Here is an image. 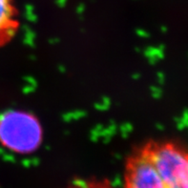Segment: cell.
I'll use <instances>...</instances> for the list:
<instances>
[{
  "label": "cell",
  "mask_w": 188,
  "mask_h": 188,
  "mask_svg": "<svg viewBox=\"0 0 188 188\" xmlns=\"http://www.w3.org/2000/svg\"><path fill=\"white\" fill-rule=\"evenodd\" d=\"M40 127L32 116L9 113L0 118V142L15 152L35 149L40 141Z\"/></svg>",
  "instance_id": "cell-2"
},
{
  "label": "cell",
  "mask_w": 188,
  "mask_h": 188,
  "mask_svg": "<svg viewBox=\"0 0 188 188\" xmlns=\"http://www.w3.org/2000/svg\"><path fill=\"white\" fill-rule=\"evenodd\" d=\"M70 188H113L107 182L92 180V182H78Z\"/></svg>",
  "instance_id": "cell-4"
},
{
  "label": "cell",
  "mask_w": 188,
  "mask_h": 188,
  "mask_svg": "<svg viewBox=\"0 0 188 188\" xmlns=\"http://www.w3.org/2000/svg\"><path fill=\"white\" fill-rule=\"evenodd\" d=\"M125 188H188V153L168 141H151L131 153Z\"/></svg>",
  "instance_id": "cell-1"
},
{
  "label": "cell",
  "mask_w": 188,
  "mask_h": 188,
  "mask_svg": "<svg viewBox=\"0 0 188 188\" xmlns=\"http://www.w3.org/2000/svg\"><path fill=\"white\" fill-rule=\"evenodd\" d=\"M19 28L15 0H0V48L16 36Z\"/></svg>",
  "instance_id": "cell-3"
}]
</instances>
